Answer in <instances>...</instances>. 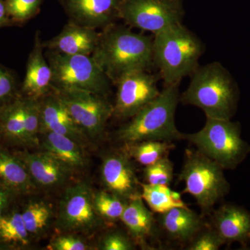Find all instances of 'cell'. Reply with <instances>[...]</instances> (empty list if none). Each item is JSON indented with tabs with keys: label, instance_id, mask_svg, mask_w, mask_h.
<instances>
[{
	"label": "cell",
	"instance_id": "4dcf8cb0",
	"mask_svg": "<svg viewBox=\"0 0 250 250\" xmlns=\"http://www.w3.org/2000/svg\"><path fill=\"white\" fill-rule=\"evenodd\" d=\"M24 98V119L27 144L37 141V135L41 128V101L37 99Z\"/></svg>",
	"mask_w": 250,
	"mask_h": 250
},
{
	"label": "cell",
	"instance_id": "603a6c76",
	"mask_svg": "<svg viewBox=\"0 0 250 250\" xmlns=\"http://www.w3.org/2000/svg\"><path fill=\"white\" fill-rule=\"evenodd\" d=\"M1 134L16 144H27L24 119V98L21 94L0 108Z\"/></svg>",
	"mask_w": 250,
	"mask_h": 250
},
{
	"label": "cell",
	"instance_id": "9c48e42d",
	"mask_svg": "<svg viewBox=\"0 0 250 250\" xmlns=\"http://www.w3.org/2000/svg\"><path fill=\"white\" fill-rule=\"evenodd\" d=\"M52 92L63 104L69 114L83 134L98 136L113 114V105L106 96L77 90H59Z\"/></svg>",
	"mask_w": 250,
	"mask_h": 250
},
{
	"label": "cell",
	"instance_id": "1f68e13d",
	"mask_svg": "<svg viewBox=\"0 0 250 250\" xmlns=\"http://www.w3.org/2000/svg\"><path fill=\"white\" fill-rule=\"evenodd\" d=\"M223 245L220 237L207 222V225L186 246V250H218Z\"/></svg>",
	"mask_w": 250,
	"mask_h": 250
},
{
	"label": "cell",
	"instance_id": "9a60e30c",
	"mask_svg": "<svg viewBox=\"0 0 250 250\" xmlns=\"http://www.w3.org/2000/svg\"><path fill=\"white\" fill-rule=\"evenodd\" d=\"M160 233L171 241L187 246L207 224L202 215L188 207H176L156 217Z\"/></svg>",
	"mask_w": 250,
	"mask_h": 250
},
{
	"label": "cell",
	"instance_id": "2e32d148",
	"mask_svg": "<svg viewBox=\"0 0 250 250\" xmlns=\"http://www.w3.org/2000/svg\"><path fill=\"white\" fill-rule=\"evenodd\" d=\"M43 48L40 34L37 31L21 90V95L25 98L41 100L52 90V72Z\"/></svg>",
	"mask_w": 250,
	"mask_h": 250
},
{
	"label": "cell",
	"instance_id": "d4e9b609",
	"mask_svg": "<svg viewBox=\"0 0 250 250\" xmlns=\"http://www.w3.org/2000/svg\"><path fill=\"white\" fill-rule=\"evenodd\" d=\"M125 146L128 155L145 167L168 156L170 151L175 147L173 143L164 141H144Z\"/></svg>",
	"mask_w": 250,
	"mask_h": 250
},
{
	"label": "cell",
	"instance_id": "5b68a950",
	"mask_svg": "<svg viewBox=\"0 0 250 250\" xmlns=\"http://www.w3.org/2000/svg\"><path fill=\"white\" fill-rule=\"evenodd\" d=\"M184 140L224 170H235L250 153V145L242 138L241 124L231 119L207 118L200 131L184 134Z\"/></svg>",
	"mask_w": 250,
	"mask_h": 250
},
{
	"label": "cell",
	"instance_id": "7a4b0ae2",
	"mask_svg": "<svg viewBox=\"0 0 250 250\" xmlns=\"http://www.w3.org/2000/svg\"><path fill=\"white\" fill-rule=\"evenodd\" d=\"M191 80L180 103L200 108L206 118L228 119L236 114L240 89L231 74L220 62L199 65L190 75Z\"/></svg>",
	"mask_w": 250,
	"mask_h": 250
},
{
	"label": "cell",
	"instance_id": "f546056e",
	"mask_svg": "<svg viewBox=\"0 0 250 250\" xmlns=\"http://www.w3.org/2000/svg\"><path fill=\"white\" fill-rule=\"evenodd\" d=\"M21 215L28 233H36L47 225L50 212L42 204L33 203L28 205Z\"/></svg>",
	"mask_w": 250,
	"mask_h": 250
},
{
	"label": "cell",
	"instance_id": "4fadbf2b",
	"mask_svg": "<svg viewBox=\"0 0 250 250\" xmlns=\"http://www.w3.org/2000/svg\"><path fill=\"white\" fill-rule=\"evenodd\" d=\"M102 178L108 191L115 194L125 202L141 196L134 167L126 151L113 152L104 159L102 166Z\"/></svg>",
	"mask_w": 250,
	"mask_h": 250
},
{
	"label": "cell",
	"instance_id": "484cf974",
	"mask_svg": "<svg viewBox=\"0 0 250 250\" xmlns=\"http://www.w3.org/2000/svg\"><path fill=\"white\" fill-rule=\"evenodd\" d=\"M28 236L21 213L13 212L0 217V242L9 245H27Z\"/></svg>",
	"mask_w": 250,
	"mask_h": 250
},
{
	"label": "cell",
	"instance_id": "f1b7e54d",
	"mask_svg": "<svg viewBox=\"0 0 250 250\" xmlns=\"http://www.w3.org/2000/svg\"><path fill=\"white\" fill-rule=\"evenodd\" d=\"M12 22L24 23L39 12L42 0H4Z\"/></svg>",
	"mask_w": 250,
	"mask_h": 250
},
{
	"label": "cell",
	"instance_id": "44dd1931",
	"mask_svg": "<svg viewBox=\"0 0 250 250\" xmlns=\"http://www.w3.org/2000/svg\"><path fill=\"white\" fill-rule=\"evenodd\" d=\"M0 186L14 193L29 192L33 188L32 178L18 156L0 149Z\"/></svg>",
	"mask_w": 250,
	"mask_h": 250
},
{
	"label": "cell",
	"instance_id": "836d02e7",
	"mask_svg": "<svg viewBox=\"0 0 250 250\" xmlns=\"http://www.w3.org/2000/svg\"><path fill=\"white\" fill-rule=\"evenodd\" d=\"M101 248L104 250H131L134 249V243L126 235L113 231L103 238Z\"/></svg>",
	"mask_w": 250,
	"mask_h": 250
},
{
	"label": "cell",
	"instance_id": "d6986e66",
	"mask_svg": "<svg viewBox=\"0 0 250 250\" xmlns=\"http://www.w3.org/2000/svg\"><path fill=\"white\" fill-rule=\"evenodd\" d=\"M41 100V128L45 131L65 135L75 141L82 137L83 131L75 124L63 104L53 92Z\"/></svg>",
	"mask_w": 250,
	"mask_h": 250
},
{
	"label": "cell",
	"instance_id": "ffe728a7",
	"mask_svg": "<svg viewBox=\"0 0 250 250\" xmlns=\"http://www.w3.org/2000/svg\"><path fill=\"white\" fill-rule=\"evenodd\" d=\"M24 163L31 178L45 187L62 184L70 169L48 153H24L18 156Z\"/></svg>",
	"mask_w": 250,
	"mask_h": 250
},
{
	"label": "cell",
	"instance_id": "e0dca14e",
	"mask_svg": "<svg viewBox=\"0 0 250 250\" xmlns=\"http://www.w3.org/2000/svg\"><path fill=\"white\" fill-rule=\"evenodd\" d=\"M100 39L96 29L70 21L58 35L42 42L47 50L68 55H92Z\"/></svg>",
	"mask_w": 250,
	"mask_h": 250
},
{
	"label": "cell",
	"instance_id": "ac0fdd59",
	"mask_svg": "<svg viewBox=\"0 0 250 250\" xmlns=\"http://www.w3.org/2000/svg\"><path fill=\"white\" fill-rule=\"evenodd\" d=\"M121 220L132 238L141 244L150 249L147 240H154L158 243L160 231L157 220L141 196L126 202Z\"/></svg>",
	"mask_w": 250,
	"mask_h": 250
},
{
	"label": "cell",
	"instance_id": "cb8c5ba5",
	"mask_svg": "<svg viewBox=\"0 0 250 250\" xmlns=\"http://www.w3.org/2000/svg\"><path fill=\"white\" fill-rule=\"evenodd\" d=\"M182 194L168 186L141 183V197L155 214L165 213L176 207H187Z\"/></svg>",
	"mask_w": 250,
	"mask_h": 250
},
{
	"label": "cell",
	"instance_id": "8d00e7d4",
	"mask_svg": "<svg viewBox=\"0 0 250 250\" xmlns=\"http://www.w3.org/2000/svg\"><path fill=\"white\" fill-rule=\"evenodd\" d=\"M14 22L10 18L4 0H0V27L11 25Z\"/></svg>",
	"mask_w": 250,
	"mask_h": 250
},
{
	"label": "cell",
	"instance_id": "277c9868",
	"mask_svg": "<svg viewBox=\"0 0 250 250\" xmlns=\"http://www.w3.org/2000/svg\"><path fill=\"white\" fill-rule=\"evenodd\" d=\"M180 83L164 86L152 101L117 132V137L125 145L144 141L173 142L184 139V134L176 126L175 113L180 103Z\"/></svg>",
	"mask_w": 250,
	"mask_h": 250
},
{
	"label": "cell",
	"instance_id": "5bb4252c",
	"mask_svg": "<svg viewBox=\"0 0 250 250\" xmlns=\"http://www.w3.org/2000/svg\"><path fill=\"white\" fill-rule=\"evenodd\" d=\"M210 224L224 245L250 243V211L241 206L226 203L210 212Z\"/></svg>",
	"mask_w": 250,
	"mask_h": 250
},
{
	"label": "cell",
	"instance_id": "6da1fadb",
	"mask_svg": "<svg viewBox=\"0 0 250 250\" xmlns=\"http://www.w3.org/2000/svg\"><path fill=\"white\" fill-rule=\"evenodd\" d=\"M154 35L136 33L126 26L110 24L100 33L92 57L112 83L136 70H151Z\"/></svg>",
	"mask_w": 250,
	"mask_h": 250
},
{
	"label": "cell",
	"instance_id": "d590c367",
	"mask_svg": "<svg viewBox=\"0 0 250 250\" xmlns=\"http://www.w3.org/2000/svg\"><path fill=\"white\" fill-rule=\"evenodd\" d=\"M14 192L0 186V217L5 215Z\"/></svg>",
	"mask_w": 250,
	"mask_h": 250
},
{
	"label": "cell",
	"instance_id": "e575fe53",
	"mask_svg": "<svg viewBox=\"0 0 250 250\" xmlns=\"http://www.w3.org/2000/svg\"><path fill=\"white\" fill-rule=\"evenodd\" d=\"M52 249L56 250H85L87 246L82 240L73 236H61L52 243Z\"/></svg>",
	"mask_w": 250,
	"mask_h": 250
},
{
	"label": "cell",
	"instance_id": "d6a6232c",
	"mask_svg": "<svg viewBox=\"0 0 250 250\" xmlns=\"http://www.w3.org/2000/svg\"><path fill=\"white\" fill-rule=\"evenodd\" d=\"M18 95L17 80L14 74L0 64V108L13 101Z\"/></svg>",
	"mask_w": 250,
	"mask_h": 250
},
{
	"label": "cell",
	"instance_id": "74e56055",
	"mask_svg": "<svg viewBox=\"0 0 250 250\" xmlns=\"http://www.w3.org/2000/svg\"><path fill=\"white\" fill-rule=\"evenodd\" d=\"M2 135V134H1V125H0V135Z\"/></svg>",
	"mask_w": 250,
	"mask_h": 250
},
{
	"label": "cell",
	"instance_id": "7c38bea8",
	"mask_svg": "<svg viewBox=\"0 0 250 250\" xmlns=\"http://www.w3.org/2000/svg\"><path fill=\"white\" fill-rule=\"evenodd\" d=\"M70 21L92 29H104L120 19L123 0H58Z\"/></svg>",
	"mask_w": 250,
	"mask_h": 250
},
{
	"label": "cell",
	"instance_id": "8992f818",
	"mask_svg": "<svg viewBox=\"0 0 250 250\" xmlns=\"http://www.w3.org/2000/svg\"><path fill=\"white\" fill-rule=\"evenodd\" d=\"M224 169L197 149H187L179 180L185 184L182 193L191 195L204 213L213 210L218 202L228 195L230 184Z\"/></svg>",
	"mask_w": 250,
	"mask_h": 250
},
{
	"label": "cell",
	"instance_id": "ba28073f",
	"mask_svg": "<svg viewBox=\"0 0 250 250\" xmlns=\"http://www.w3.org/2000/svg\"><path fill=\"white\" fill-rule=\"evenodd\" d=\"M182 0H123L120 19L153 35L183 21Z\"/></svg>",
	"mask_w": 250,
	"mask_h": 250
},
{
	"label": "cell",
	"instance_id": "3957f363",
	"mask_svg": "<svg viewBox=\"0 0 250 250\" xmlns=\"http://www.w3.org/2000/svg\"><path fill=\"white\" fill-rule=\"evenodd\" d=\"M205 51L201 39L183 23L154 34L153 62L164 86L190 76L200 65Z\"/></svg>",
	"mask_w": 250,
	"mask_h": 250
},
{
	"label": "cell",
	"instance_id": "8fae6325",
	"mask_svg": "<svg viewBox=\"0 0 250 250\" xmlns=\"http://www.w3.org/2000/svg\"><path fill=\"white\" fill-rule=\"evenodd\" d=\"M89 188L79 184L65 192L59 212V226L66 230L89 229L100 223Z\"/></svg>",
	"mask_w": 250,
	"mask_h": 250
},
{
	"label": "cell",
	"instance_id": "7402d4cb",
	"mask_svg": "<svg viewBox=\"0 0 250 250\" xmlns=\"http://www.w3.org/2000/svg\"><path fill=\"white\" fill-rule=\"evenodd\" d=\"M45 132L43 141V149L45 152L66 166L70 170L83 167L85 157L77 141L65 135L50 131Z\"/></svg>",
	"mask_w": 250,
	"mask_h": 250
},
{
	"label": "cell",
	"instance_id": "30bf717a",
	"mask_svg": "<svg viewBox=\"0 0 250 250\" xmlns=\"http://www.w3.org/2000/svg\"><path fill=\"white\" fill-rule=\"evenodd\" d=\"M159 78L150 70H136L122 77L116 83L113 116L120 119L132 118L154 101L161 93L158 87Z\"/></svg>",
	"mask_w": 250,
	"mask_h": 250
},
{
	"label": "cell",
	"instance_id": "83f0119b",
	"mask_svg": "<svg viewBox=\"0 0 250 250\" xmlns=\"http://www.w3.org/2000/svg\"><path fill=\"white\" fill-rule=\"evenodd\" d=\"M143 175L146 181L145 183L169 187L173 180V163L169 159L168 156H166L155 164L146 166Z\"/></svg>",
	"mask_w": 250,
	"mask_h": 250
},
{
	"label": "cell",
	"instance_id": "4316f807",
	"mask_svg": "<svg viewBox=\"0 0 250 250\" xmlns=\"http://www.w3.org/2000/svg\"><path fill=\"white\" fill-rule=\"evenodd\" d=\"M126 202L111 192H100L94 197L95 210L109 221L121 220Z\"/></svg>",
	"mask_w": 250,
	"mask_h": 250
},
{
	"label": "cell",
	"instance_id": "52a82bcc",
	"mask_svg": "<svg viewBox=\"0 0 250 250\" xmlns=\"http://www.w3.org/2000/svg\"><path fill=\"white\" fill-rule=\"evenodd\" d=\"M52 72V88L77 90L106 96L111 80L91 55H68L47 50L45 54Z\"/></svg>",
	"mask_w": 250,
	"mask_h": 250
}]
</instances>
